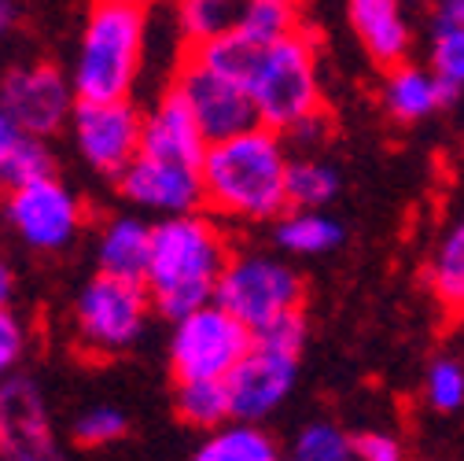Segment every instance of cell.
<instances>
[{
  "label": "cell",
  "mask_w": 464,
  "mask_h": 461,
  "mask_svg": "<svg viewBox=\"0 0 464 461\" xmlns=\"http://www.w3.org/2000/svg\"><path fill=\"white\" fill-rule=\"evenodd\" d=\"M228 262L232 248L214 214L196 211L185 218L155 221V244L144 277L151 307L173 321L210 307Z\"/></svg>",
  "instance_id": "2"
},
{
  "label": "cell",
  "mask_w": 464,
  "mask_h": 461,
  "mask_svg": "<svg viewBox=\"0 0 464 461\" xmlns=\"http://www.w3.org/2000/svg\"><path fill=\"white\" fill-rule=\"evenodd\" d=\"M428 284L442 307L464 314V214L446 229L431 262H428Z\"/></svg>",
  "instance_id": "21"
},
{
  "label": "cell",
  "mask_w": 464,
  "mask_h": 461,
  "mask_svg": "<svg viewBox=\"0 0 464 461\" xmlns=\"http://www.w3.org/2000/svg\"><path fill=\"white\" fill-rule=\"evenodd\" d=\"M12 299H15V273L0 259V310H12Z\"/></svg>",
  "instance_id": "36"
},
{
  "label": "cell",
  "mask_w": 464,
  "mask_h": 461,
  "mask_svg": "<svg viewBox=\"0 0 464 461\" xmlns=\"http://www.w3.org/2000/svg\"><path fill=\"white\" fill-rule=\"evenodd\" d=\"M23 19V8L12 5V0H0V37H8Z\"/></svg>",
  "instance_id": "37"
},
{
  "label": "cell",
  "mask_w": 464,
  "mask_h": 461,
  "mask_svg": "<svg viewBox=\"0 0 464 461\" xmlns=\"http://www.w3.org/2000/svg\"><path fill=\"white\" fill-rule=\"evenodd\" d=\"M431 26H464V0H446V5H435Z\"/></svg>",
  "instance_id": "35"
},
{
  "label": "cell",
  "mask_w": 464,
  "mask_h": 461,
  "mask_svg": "<svg viewBox=\"0 0 464 461\" xmlns=\"http://www.w3.org/2000/svg\"><path fill=\"white\" fill-rule=\"evenodd\" d=\"M173 407H178V417L199 432H218L232 421V407H228V391L225 384H178V395H173Z\"/></svg>",
  "instance_id": "23"
},
{
  "label": "cell",
  "mask_w": 464,
  "mask_h": 461,
  "mask_svg": "<svg viewBox=\"0 0 464 461\" xmlns=\"http://www.w3.org/2000/svg\"><path fill=\"white\" fill-rule=\"evenodd\" d=\"M303 299H306L303 277L284 259H273L262 251L232 255L214 296V303L228 310L251 336H262L284 318L303 314Z\"/></svg>",
  "instance_id": "5"
},
{
  "label": "cell",
  "mask_w": 464,
  "mask_h": 461,
  "mask_svg": "<svg viewBox=\"0 0 464 461\" xmlns=\"http://www.w3.org/2000/svg\"><path fill=\"white\" fill-rule=\"evenodd\" d=\"M255 336L221 310L218 303L192 310L188 318L173 321L169 336V369L178 384H225L228 373L244 362Z\"/></svg>",
  "instance_id": "7"
},
{
  "label": "cell",
  "mask_w": 464,
  "mask_h": 461,
  "mask_svg": "<svg viewBox=\"0 0 464 461\" xmlns=\"http://www.w3.org/2000/svg\"><path fill=\"white\" fill-rule=\"evenodd\" d=\"M424 395L431 402V410L453 414L464 407V362L457 358H435L428 377H424Z\"/></svg>",
  "instance_id": "29"
},
{
  "label": "cell",
  "mask_w": 464,
  "mask_h": 461,
  "mask_svg": "<svg viewBox=\"0 0 464 461\" xmlns=\"http://www.w3.org/2000/svg\"><path fill=\"white\" fill-rule=\"evenodd\" d=\"M237 30H244L247 37H255L262 44H273V41L299 34L303 19H299V8L287 5V0H244Z\"/></svg>",
  "instance_id": "25"
},
{
  "label": "cell",
  "mask_w": 464,
  "mask_h": 461,
  "mask_svg": "<svg viewBox=\"0 0 464 461\" xmlns=\"http://www.w3.org/2000/svg\"><path fill=\"white\" fill-rule=\"evenodd\" d=\"M0 461H67L41 387L23 373L0 380Z\"/></svg>",
  "instance_id": "10"
},
{
  "label": "cell",
  "mask_w": 464,
  "mask_h": 461,
  "mask_svg": "<svg viewBox=\"0 0 464 461\" xmlns=\"http://www.w3.org/2000/svg\"><path fill=\"white\" fill-rule=\"evenodd\" d=\"M26 348H30L26 321L15 310H0V380L15 377V366L23 362Z\"/></svg>",
  "instance_id": "31"
},
{
  "label": "cell",
  "mask_w": 464,
  "mask_h": 461,
  "mask_svg": "<svg viewBox=\"0 0 464 461\" xmlns=\"http://www.w3.org/2000/svg\"><path fill=\"white\" fill-rule=\"evenodd\" d=\"M23 141H26V133L15 126L12 114H8L5 107H0V162H5V159H8Z\"/></svg>",
  "instance_id": "33"
},
{
  "label": "cell",
  "mask_w": 464,
  "mask_h": 461,
  "mask_svg": "<svg viewBox=\"0 0 464 461\" xmlns=\"http://www.w3.org/2000/svg\"><path fill=\"white\" fill-rule=\"evenodd\" d=\"M354 457L358 461H405L401 443L387 432H358L354 436Z\"/></svg>",
  "instance_id": "32"
},
{
  "label": "cell",
  "mask_w": 464,
  "mask_h": 461,
  "mask_svg": "<svg viewBox=\"0 0 464 461\" xmlns=\"http://www.w3.org/2000/svg\"><path fill=\"white\" fill-rule=\"evenodd\" d=\"M71 137L82 159L96 174L122 178L140 155L144 141V111L133 100H114V103H82L74 107Z\"/></svg>",
  "instance_id": "9"
},
{
  "label": "cell",
  "mask_w": 464,
  "mask_h": 461,
  "mask_svg": "<svg viewBox=\"0 0 464 461\" xmlns=\"http://www.w3.org/2000/svg\"><path fill=\"white\" fill-rule=\"evenodd\" d=\"M151 244H155V225L144 221L140 214L111 218L103 225V233H100V244H96L100 273L144 284L148 262H151Z\"/></svg>",
  "instance_id": "17"
},
{
  "label": "cell",
  "mask_w": 464,
  "mask_h": 461,
  "mask_svg": "<svg viewBox=\"0 0 464 461\" xmlns=\"http://www.w3.org/2000/svg\"><path fill=\"white\" fill-rule=\"evenodd\" d=\"M0 107L12 114L15 126L26 137L48 141L63 126H71L74 107H78V93H74V82L63 78L60 67L19 64L0 78Z\"/></svg>",
  "instance_id": "8"
},
{
  "label": "cell",
  "mask_w": 464,
  "mask_h": 461,
  "mask_svg": "<svg viewBox=\"0 0 464 461\" xmlns=\"http://www.w3.org/2000/svg\"><path fill=\"white\" fill-rule=\"evenodd\" d=\"M192 461H280V450H276L273 436L262 432L258 425L228 421L225 428L210 432L199 443Z\"/></svg>",
  "instance_id": "20"
},
{
  "label": "cell",
  "mask_w": 464,
  "mask_h": 461,
  "mask_svg": "<svg viewBox=\"0 0 464 461\" xmlns=\"http://www.w3.org/2000/svg\"><path fill=\"white\" fill-rule=\"evenodd\" d=\"M240 12L244 5H232V0H185L178 8V26L188 37V48L207 44L221 34H232L240 26Z\"/></svg>",
  "instance_id": "24"
},
{
  "label": "cell",
  "mask_w": 464,
  "mask_h": 461,
  "mask_svg": "<svg viewBox=\"0 0 464 461\" xmlns=\"http://www.w3.org/2000/svg\"><path fill=\"white\" fill-rule=\"evenodd\" d=\"M169 89L181 93V100H185L188 111L196 114V123H199V130H203V137H207L210 144L232 141V137H240V133L262 126L251 96H247L240 85H232V82L218 78L214 71L192 64L188 55H181L178 78H173Z\"/></svg>",
  "instance_id": "12"
},
{
  "label": "cell",
  "mask_w": 464,
  "mask_h": 461,
  "mask_svg": "<svg viewBox=\"0 0 464 461\" xmlns=\"http://www.w3.org/2000/svg\"><path fill=\"white\" fill-rule=\"evenodd\" d=\"M148 288L137 280H119L96 273L74 303V339L89 358H119L144 332Z\"/></svg>",
  "instance_id": "6"
},
{
  "label": "cell",
  "mask_w": 464,
  "mask_h": 461,
  "mask_svg": "<svg viewBox=\"0 0 464 461\" xmlns=\"http://www.w3.org/2000/svg\"><path fill=\"white\" fill-rule=\"evenodd\" d=\"M130 421L122 410L114 407H89L78 421H74V443L78 446H107V443H119L126 436Z\"/></svg>",
  "instance_id": "30"
},
{
  "label": "cell",
  "mask_w": 464,
  "mask_h": 461,
  "mask_svg": "<svg viewBox=\"0 0 464 461\" xmlns=\"http://www.w3.org/2000/svg\"><path fill=\"white\" fill-rule=\"evenodd\" d=\"M82 200L60 181L44 178L19 192H8V221L34 251H60L82 229Z\"/></svg>",
  "instance_id": "13"
},
{
  "label": "cell",
  "mask_w": 464,
  "mask_h": 461,
  "mask_svg": "<svg viewBox=\"0 0 464 461\" xmlns=\"http://www.w3.org/2000/svg\"><path fill=\"white\" fill-rule=\"evenodd\" d=\"M295 373H299L295 351H284V348H273V343L255 339L251 351L244 355V362L225 380L232 421H244V425L266 421L280 402L292 395Z\"/></svg>",
  "instance_id": "11"
},
{
  "label": "cell",
  "mask_w": 464,
  "mask_h": 461,
  "mask_svg": "<svg viewBox=\"0 0 464 461\" xmlns=\"http://www.w3.org/2000/svg\"><path fill=\"white\" fill-rule=\"evenodd\" d=\"M339 196V170L324 159L303 155L287 166V211H324Z\"/></svg>",
  "instance_id": "22"
},
{
  "label": "cell",
  "mask_w": 464,
  "mask_h": 461,
  "mask_svg": "<svg viewBox=\"0 0 464 461\" xmlns=\"http://www.w3.org/2000/svg\"><path fill=\"white\" fill-rule=\"evenodd\" d=\"M292 461H358L354 436H346L343 428H335L328 421H314L299 432Z\"/></svg>",
  "instance_id": "27"
},
{
  "label": "cell",
  "mask_w": 464,
  "mask_h": 461,
  "mask_svg": "<svg viewBox=\"0 0 464 461\" xmlns=\"http://www.w3.org/2000/svg\"><path fill=\"white\" fill-rule=\"evenodd\" d=\"M346 19H351V30L365 44L372 64H380L383 71L410 64L413 26L401 5H394V0H354L346 8Z\"/></svg>",
  "instance_id": "16"
},
{
  "label": "cell",
  "mask_w": 464,
  "mask_h": 461,
  "mask_svg": "<svg viewBox=\"0 0 464 461\" xmlns=\"http://www.w3.org/2000/svg\"><path fill=\"white\" fill-rule=\"evenodd\" d=\"M55 162H52V152L44 141H34L26 137L5 162H0V189H8V192H19L34 181H44V178H55L52 174Z\"/></svg>",
  "instance_id": "26"
},
{
  "label": "cell",
  "mask_w": 464,
  "mask_h": 461,
  "mask_svg": "<svg viewBox=\"0 0 464 461\" xmlns=\"http://www.w3.org/2000/svg\"><path fill=\"white\" fill-rule=\"evenodd\" d=\"M273 240L284 255H324L343 244V225L324 211H287L273 221Z\"/></svg>",
  "instance_id": "19"
},
{
  "label": "cell",
  "mask_w": 464,
  "mask_h": 461,
  "mask_svg": "<svg viewBox=\"0 0 464 461\" xmlns=\"http://www.w3.org/2000/svg\"><path fill=\"white\" fill-rule=\"evenodd\" d=\"M210 141L203 137L196 114L188 111V103L181 100L178 89H166L159 96V103L144 114V141H140V155L151 159H166V162H188V166H203Z\"/></svg>",
  "instance_id": "15"
},
{
  "label": "cell",
  "mask_w": 464,
  "mask_h": 461,
  "mask_svg": "<svg viewBox=\"0 0 464 461\" xmlns=\"http://www.w3.org/2000/svg\"><path fill=\"white\" fill-rule=\"evenodd\" d=\"M383 107L394 123H420L428 114L442 111L453 100V89H446L431 67H417V64H401L394 71H383Z\"/></svg>",
  "instance_id": "18"
},
{
  "label": "cell",
  "mask_w": 464,
  "mask_h": 461,
  "mask_svg": "<svg viewBox=\"0 0 464 461\" xmlns=\"http://www.w3.org/2000/svg\"><path fill=\"white\" fill-rule=\"evenodd\" d=\"M428 67L446 89H464V26H431Z\"/></svg>",
  "instance_id": "28"
},
{
  "label": "cell",
  "mask_w": 464,
  "mask_h": 461,
  "mask_svg": "<svg viewBox=\"0 0 464 461\" xmlns=\"http://www.w3.org/2000/svg\"><path fill=\"white\" fill-rule=\"evenodd\" d=\"M287 166L292 155L284 137L266 126L210 144L199 166L203 207H210L214 218L276 221L287 214Z\"/></svg>",
  "instance_id": "3"
},
{
  "label": "cell",
  "mask_w": 464,
  "mask_h": 461,
  "mask_svg": "<svg viewBox=\"0 0 464 461\" xmlns=\"http://www.w3.org/2000/svg\"><path fill=\"white\" fill-rule=\"evenodd\" d=\"M185 55L192 64L214 71L218 78L240 85L258 111V123L280 137L324 111L317 41L306 26L273 44H262L244 30H232L207 44L185 48Z\"/></svg>",
  "instance_id": "1"
},
{
  "label": "cell",
  "mask_w": 464,
  "mask_h": 461,
  "mask_svg": "<svg viewBox=\"0 0 464 461\" xmlns=\"http://www.w3.org/2000/svg\"><path fill=\"white\" fill-rule=\"evenodd\" d=\"M148 41V8L133 0H100L89 8L78 55H74V93L82 103L130 100Z\"/></svg>",
  "instance_id": "4"
},
{
  "label": "cell",
  "mask_w": 464,
  "mask_h": 461,
  "mask_svg": "<svg viewBox=\"0 0 464 461\" xmlns=\"http://www.w3.org/2000/svg\"><path fill=\"white\" fill-rule=\"evenodd\" d=\"M324 133H328V111H317L314 119H306L303 126H295L287 137H295V141H303V144H317Z\"/></svg>",
  "instance_id": "34"
},
{
  "label": "cell",
  "mask_w": 464,
  "mask_h": 461,
  "mask_svg": "<svg viewBox=\"0 0 464 461\" xmlns=\"http://www.w3.org/2000/svg\"><path fill=\"white\" fill-rule=\"evenodd\" d=\"M122 200L140 211L166 218H185L203 211V174L188 162H166L151 155H137V162L119 178Z\"/></svg>",
  "instance_id": "14"
}]
</instances>
